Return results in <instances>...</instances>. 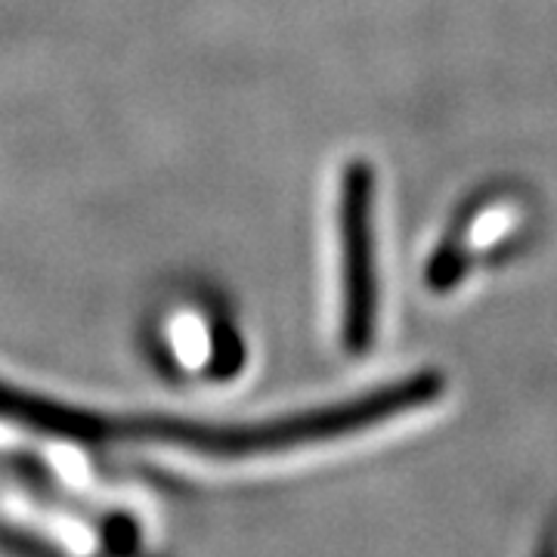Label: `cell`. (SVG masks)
<instances>
[{
  "mask_svg": "<svg viewBox=\"0 0 557 557\" xmlns=\"http://www.w3.org/2000/svg\"><path fill=\"white\" fill-rule=\"evenodd\" d=\"M341 329L350 350L375 335V177L369 164L344 168L338 199Z\"/></svg>",
  "mask_w": 557,
  "mask_h": 557,
  "instance_id": "6da1fadb",
  "label": "cell"
},
{
  "mask_svg": "<svg viewBox=\"0 0 557 557\" xmlns=\"http://www.w3.org/2000/svg\"><path fill=\"white\" fill-rule=\"evenodd\" d=\"M515 226V211L511 208H490L486 214H480L474 220V226L468 230V236L458 242L456 251H443L434 263H431V278H434V285L440 288H449L458 276H461V270H465V260L471 258L474 251H483L490 242H498L508 230Z\"/></svg>",
  "mask_w": 557,
  "mask_h": 557,
  "instance_id": "7a4b0ae2",
  "label": "cell"
}]
</instances>
